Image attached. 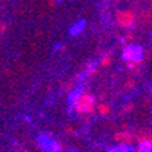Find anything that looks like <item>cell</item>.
I'll return each mask as SVG.
<instances>
[{"mask_svg":"<svg viewBox=\"0 0 152 152\" xmlns=\"http://www.w3.org/2000/svg\"><path fill=\"white\" fill-rule=\"evenodd\" d=\"M96 110V100L91 93L86 91H82L80 97L77 99L74 104V111L77 113L78 117H81L82 119H86L95 113Z\"/></svg>","mask_w":152,"mask_h":152,"instance_id":"1","label":"cell"},{"mask_svg":"<svg viewBox=\"0 0 152 152\" xmlns=\"http://www.w3.org/2000/svg\"><path fill=\"white\" fill-rule=\"evenodd\" d=\"M115 18H117V22H118V25H119L121 28L129 29V28L133 26V22H134L136 15L132 10H121V11H117Z\"/></svg>","mask_w":152,"mask_h":152,"instance_id":"2","label":"cell"},{"mask_svg":"<svg viewBox=\"0 0 152 152\" xmlns=\"http://www.w3.org/2000/svg\"><path fill=\"white\" fill-rule=\"evenodd\" d=\"M114 140L119 142V145H129L130 147L134 140V134H132L130 132H118L114 134Z\"/></svg>","mask_w":152,"mask_h":152,"instance_id":"3","label":"cell"},{"mask_svg":"<svg viewBox=\"0 0 152 152\" xmlns=\"http://www.w3.org/2000/svg\"><path fill=\"white\" fill-rule=\"evenodd\" d=\"M133 56H134V45H126L122 51V58L126 62H130L133 60Z\"/></svg>","mask_w":152,"mask_h":152,"instance_id":"4","label":"cell"},{"mask_svg":"<svg viewBox=\"0 0 152 152\" xmlns=\"http://www.w3.org/2000/svg\"><path fill=\"white\" fill-rule=\"evenodd\" d=\"M96 111L99 115H103V117H106L108 114L111 113V106L108 103H99L97 106H96Z\"/></svg>","mask_w":152,"mask_h":152,"instance_id":"5","label":"cell"},{"mask_svg":"<svg viewBox=\"0 0 152 152\" xmlns=\"http://www.w3.org/2000/svg\"><path fill=\"white\" fill-rule=\"evenodd\" d=\"M136 152H152V142H149V141L140 142Z\"/></svg>","mask_w":152,"mask_h":152,"instance_id":"6","label":"cell"},{"mask_svg":"<svg viewBox=\"0 0 152 152\" xmlns=\"http://www.w3.org/2000/svg\"><path fill=\"white\" fill-rule=\"evenodd\" d=\"M113 62V52H107L106 55H103V58L100 59V66L103 67H108Z\"/></svg>","mask_w":152,"mask_h":152,"instance_id":"7","label":"cell"},{"mask_svg":"<svg viewBox=\"0 0 152 152\" xmlns=\"http://www.w3.org/2000/svg\"><path fill=\"white\" fill-rule=\"evenodd\" d=\"M85 28V21H80L77 23V25H74L73 28H71V34H78V33H81L82 32V29Z\"/></svg>","mask_w":152,"mask_h":152,"instance_id":"8","label":"cell"},{"mask_svg":"<svg viewBox=\"0 0 152 152\" xmlns=\"http://www.w3.org/2000/svg\"><path fill=\"white\" fill-rule=\"evenodd\" d=\"M108 152H130V148H129V145H118V147L110 148Z\"/></svg>","mask_w":152,"mask_h":152,"instance_id":"9","label":"cell"},{"mask_svg":"<svg viewBox=\"0 0 152 152\" xmlns=\"http://www.w3.org/2000/svg\"><path fill=\"white\" fill-rule=\"evenodd\" d=\"M134 85H136V80H134V78H132V77H130L126 82H125V88H126V89H132L133 86H134Z\"/></svg>","mask_w":152,"mask_h":152,"instance_id":"10","label":"cell"},{"mask_svg":"<svg viewBox=\"0 0 152 152\" xmlns=\"http://www.w3.org/2000/svg\"><path fill=\"white\" fill-rule=\"evenodd\" d=\"M64 132H66V133H69V134H74V133H75V127L71 126V125H69V126L64 127Z\"/></svg>","mask_w":152,"mask_h":152,"instance_id":"11","label":"cell"},{"mask_svg":"<svg viewBox=\"0 0 152 152\" xmlns=\"http://www.w3.org/2000/svg\"><path fill=\"white\" fill-rule=\"evenodd\" d=\"M124 108H125V111H126V113H127V111H132V108H133V104H132V103H129V104H126Z\"/></svg>","mask_w":152,"mask_h":152,"instance_id":"12","label":"cell"},{"mask_svg":"<svg viewBox=\"0 0 152 152\" xmlns=\"http://www.w3.org/2000/svg\"><path fill=\"white\" fill-rule=\"evenodd\" d=\"M6 32V22H1V34Z\"/></svg>","mask_w":152,"mask_h":152,"instance_id":"13","label":"cell"},{"mask_svg":"<svg viewBox=\"0 0 152 152\" xmlns=\"http://www.w3.org/2000/svg\"><path fill=\"white\" fill-rule=\"evenodd\" d=\"M74 152H78V151H74Z\"/></svg>","mask_w":152,"mask_h":152,"instance_id":"14","label":"cell"}]
</instances>
